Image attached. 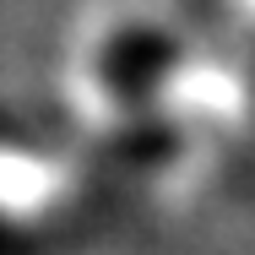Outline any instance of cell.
Here are the masks:
<instances>
[{"label":"cell","mask_w":255,"mask_h":255,"mask_svg":"<svg viewBox=\"0 0 255 255\" xmlns=\"http://www.w3.org/2000/svg\"><path fill=\"white\" fill-rule=\"evenodd\" d=\"M217 49H223V65L250 71V60H255V0H223Z\"/></svg>","instance_id":"cell-2"},{"label":"cell","mask_w":255,"mask_h":255,"mask_svg":"<svg viewBox=\"0 0 255 255\" xmlns=\"http://www.w3.org/2000/svg\"><path fill=\"white\" fill-rule=\"evenodd\" d=\"M179 60H185V44L168 16H152V11L114 16L82 49V65H76L82 103H93V114H103L130 141L141 136V120L163 103L168 82L179 76Z\"/></svg>","instance_id":"cell-1"}]
</instances>
